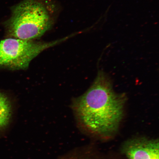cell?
Wrapping results in <instances>:
<instances>
[{"instance_id": "obj_3", "label": "cell", "mask_w": 159, "mask_h": 159, "mask_svg": "<svg viewBox=\"0 0 159 159\" xmlns=\"http://www.w3.org/2000/svg\"><path fill=\"white\" fill-rule=\"evenodd\" d=\"M68 38L49 42L13 38L2 40L0 41V66L14 70L26 69L31 61L40 53Z\"/></svg>"}, {"instance_id": "obj_5", "label": "cell", "mask_w": 159, "mask_h": 159, "mask_svg": "<svg viewBox=\"0 0 159 159\" xmlns=\"http://www.w3.org/2000/svg\"><path fill=\"white\" fill-rule=\"evenodd\" d=\"M11 113V105L9 99L0 93V129L8 124Z\"/></svg>"}, {"instance_id": "obj_6", "label": "cell", "mask_w": 159, "mask_h": 159, "mask_svg": "<svg viewBox=\"0 0 159 159\" xmlns=\"http://www.w3.org/2000/svg\"><path fill=\"white\" fill-rule=\"evenodd\" d=\"M59 159H102L97 157L91 153L85 151H77L69 153Z\"/></svg>"}, {"instance_id": "obj_2", "label": "cell", "mask_w": 159, "mask_h": 159, "mask_svg": "<svg viewBox=\"0 0 159 159\" xmlns=\"http://www.w3.org/2000/svg\"><path fill=\"white\" fill-rule=\"evenodd\" d=\"M11 16L4 25L11 38L33 40L51 28L53 18L40 0H24L12 8Z\"/></svg>"}, {"instance_id": "obj_1", "label": "cell", "mask_w": 159, "mask_h": 159, "mask_svg": "<svg viewBox=\"0 0 159 159\" xmlns=\"http://www.w3.org/2000/svg\"><path fill=\"white\" fill-rule=\"evenodd\" d=\"M126 97L113 90L109 79L99 72L88 91L73 103L75 114L91 133L108 136L116 132L124 116Z\"/></svg>"}, {"instance_id": "obj_4", "label": "cell", "mask_w": 159, "mask_h": 159, "mask_svg": "<svg viewBox=\"0 0 159 159\" xmlns=\"http://www.w3.org/2000/svg\"><path fill=\"white\" fill-rule=\"evenodd\" d=\"M122 151L128 159H159L158 139L137 138L129 139Z\"/></svg>"}]
</instances>
